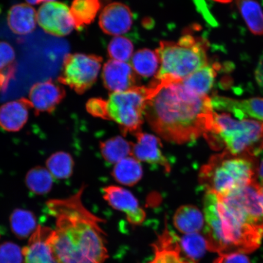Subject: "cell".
<instances>
[{
    "label": "cell",
    "mask_w": 263,
    "mask_h": 263,
    "mask_svg": "<svg viewBox=\"0 0 263 263\" xmlns=\"http://www.w3.org/2000/svg\"><path fill=\"white\" fill-rule=\"evenodd\" d=\"M86 109L88 113L94 117L109 120L107 111V101L103 100L102 98L90 99L86 104Z\"/></svg>",
    "instance_id": "836d02e7"
},
{
    "label": "cell",
    "mask_w": 263,
    "mask_h": 263,
    "mask_svg": "<svg viewBox=\"0 0 263 263\" xmlns=\"http://www.w3.org/2000/svg\"><path fill=\"white\" fill-rule=\"evenodd\" d=\"M208 44L205 39L186 34L178 42H161L156 50L160 67L156 80L182 82L208 64Z\"/></svg>",
    "instance_id": "277c9868"
},
{
    "label": "cell",
    "mask_w": 263,
    "mask_h": 263,
    "mask_svg": "<svg viewBox=\"0 0 263 263\" xmlns=\"http://www.w3.org/2000/svg\"><path fill=\"white\" fill-rule=\"evenodd\" d=\"M54 1H55V0H45V2H54Z\"/></svg>",
    "instance_id": "ab89813d"
},
{
    "label": "cell",
    "mask_w": 263,
    "mask_h": 263,
    "mask_svg": "<svg viewBox=\"0 0 263 263\" xmlns=\"http://www.w3.org/2000/svg\"><path fill=\"white\" fill-rule=\"evenodd\" d=\"M107 51L114 60L126 62L133 57L134 45L129 39L123 36H116L108 44Z\"/></svg>",
    "instance_id": "1f68e13d"
},
{
    "label": "cell",
    "mask_w": 263,
    "mask_h": 263,
    "mask_svg": "<svg viewBox=\"0 0 263 263\" xmlns=\"http://www.w3.org/2000/svg\"><path fill=\"white\" fill-rule=\"evenodd\" d=\"M180 238L166 227L157 241L152 245L155 256L149 263H195L181 254Z\"/></svg>",
    "instance_id": "ac0fdd59"
},
{
    "label": "cell",
    "mask_w": 263,
    "mask_h": 263,
    "mask_svg": "<svg viewBox=\"0 0 263 263\" xmlns=\"http://www.w3.org/2000/svg\"><path fill=\"white\" fill-rule=\"evenodd\" d=\"M149 95L148 87L137 86L127 91L111 93L107 101L109 120L119 124L124 134L140 133Z\"/></svg>",
    "instance_id": "52a82bcc"
},
{
    "label": "cell",
    "mask_w": 263,
    "mask_h": 263,
    "mask_svg": "<svg viewBox=\"0 0 263 263\" xmlns=\"http://www.w3.org/2000/svg\"><path fill=\"white\" fill-rule=\"evenodd\" d=\"M204 136L214 149L219 148L223 141L233 155L254 157L263 149V122L239 121L229 113L213 110L212 130Z\"/></svg>",
    "instance_id": "5b68a950"
},
{
    "label": "cell",
    "mask_w": 263,
    "mask_h": 263,
    "mask_svg": "<svg viewBox=\"0 0 263 263\" xmlns=\"http://www.w3.org/2000/svg\"><path fill=\"white\" fill-rule=\"evenodd\" d=\"M160 64L159 55L156 51L149 49H140L131 58L132 67L141 77L149 78L159 72Z\"/></svg>",
    "instance_id": "484cf974"
},
{
    "label": "cell",
    "mask_w": 263,
    "mask_h": 263,
    "mask_svg": "<svg viewBox=\"0 0 263 263\" xmlns=\"http://www.w3.org/2000/svg\"><path fill=\"white\" fill-rule=\"evenodd\" d=\"M0 263H24L22 249L12 242L0 245Z\"/></svg>",
    "instance_id": "d6a6232c"
},
{
    "label": "cell",
    "mask_w": 263,
    "mask_h": 263,
    "mask_svg": "<svg viewBox=\"0 0 263 263\" xmlns=\"http://www.w3.org/2000/svg\"><path fill=\"white\" fill-rule=\"evenodd\" d=\"M252 157L233 155L228 150L213 156L200 170V184L209 192L225 196L255 182L256 167Z\"/></svg>",
    "instance_id": "8992f818"
},
{
    "label": "cell",
    "mask_w": 263,
    "mask_h": 263,
    "mask_svg": "<svg viewBox=\"0 0 263 263\" xmlns=\"http://www.w3.org/2000/svg\"><path fill=\"white\" fill-rule=\"evenodd\" d=\"M103 58L94 54H68L65 55L58 82L78 95L93 86L100 73Z\"/></svg>",
    "instance_id": "9c48e42d"
},
{
    "label": "cell",
    "mask_w": 263,
    "mask_h": 263,
    "mask_svg": "<svg viewBox=\"0 0 263 263\" xmlns=\"http://www.w3.org/2000/svg\"><path fill=\"white\" fill-rule=\"evenodd\" d=\"M16 70L14 49L5 41H0V90H5L15 77Z\"/></svg>",
    "instance_id": "f546056e"
},
{
    "label": "cell",
    "mask_w": 263,
    "mask_h": 263,
    "mask_svg": "<svg viewBox=\"0 0 263 263\" xmlns=\"http://www.w3.org/2000/svg\"><path fill=\"white\" fill-rule=\"evenodd\" d=\"M258 176L259 180H261V183H263V159L262 160L260 164H259V166L258 167Z\"/></svg>",
    "instance_id": "8d00e7d4"
},
{
    "label": "cell",
    "mask_w": 263,
    "mask_h": 263,
    "mask_svg": "<svg viewBox=\"0 0 263 263\" xmlns=\"http://www.w3.org/2000/svg\"><path fill=\"white\" fill-rule=\"evenodd\" d=\"M259 192H260L261 195L263 198V183H259Z\"/></svg>",
    "instance_id": "f35d334b"
},
{
    "label": "cell",
    "mask_w": 263,
    "mask_h": 263,
    "mask_svg": "<svg viewBox=\"0 0 263 263\" xmlns=\"http://www.w3.org/2000/svg\"><path fill=\"white\" fill-rule=\"evenodd\" d=\"M32 107L28 99L22 98L8 102L0 107V127L9 133H16L27 123Z\"/></svg>",
    "instance_id": "e0dca14e"
},
{
    "label": "cell",
    "mask_w": 263,
    "mask_h": 263,
    "mask_svg": "<svg viewBox=\"0 0 263 263\" xmlns=\"http://www.w3.org/2000/svg\"><path fill=\"white\" fill-rule=\"evenodd\" d=\"M134 144L118 136L101 142L102 156L107 162L114 164L133 155Z\"/></svg>",
    "instance_id": "d4e9b609"
},
{
    "label": "cell",
    "mask_w": 263,
    "mask_h": 263,
    "mask_svg": "<svg viewBox=\"0 0 263 263\" xmlns=\"http://www.w3.org/2000/svg\"><path fill=\"white\" fill-rule=\"evenodd\" d=\"M214 263H251L248 256L242 253L231 252L220 254Z\"/></svg>",
    "instance_id": "e575fe53"
},
{
    "label": "cell",
    "mask_w": 263,
    "mask_h": 263,
    "mask_svg": "<svg viewBox=\"0 0 263 263\" xmlns=\"http://www.w3.org/2000/svg\"><path fill=\"white\" fill-rule=\"evenodd\" d=\"M203 210L204 236L209 251L219 254L251 253L260 245L262 233L236 218L216 193L207 191Z\"/></svg>",
    "instance_id": "3957f363"
},
{
    "label": "cell",
    "mask_w": 263,
    "mask_h": 263,
    "mask_svg": "<svg viewBox=\"0 0 263 263\" xmlns=\"http://www.w3.org/2000/svg\"><path fill=\"white\" fill-rule=\"evenodd\" d=\"M136 144H134L133 156L138 160L153 165H159L167 172L171 170L170 164L162 151V143L153 135L140 133L136 135Z\"/></svg>",
    "instance_id": "2e32d148"
},
{
    "label": "cell",
    "mask_w": 263,
    "mask_h": 263,
    "mask_svg": "<svg viewBox=\"0 0 263 263\" xmlns=\"http://www.w3.org/2000/svg\"><path fill=\"white\" fill-rule=\"evenodd\" d=\"M12 232L19 239H25L37 229V220L34 213L27 210L15 209L10 216Z\"/></svg>",
    "instance_id": "4316f807"
},
{
    "label": "cell",
    "mask_w": 263,
    "mask_h": 263,
    "mask_svg": "<svg viewBox=\"0 0 263 263\" xmlns=\"http://www.w3.org/2000/svg\"><path fill=\"white\" fill-rule=\"evenodd\" d=\"M104 87L111 93L127 91L137 87V73L130 64L118 61H108L102 72Z\"/></svg>",
    "instance_id": "5bb4252c"
},
{
    "label": "cell",
    "mask_w": 263,
    "mask_h": 263,
    "mask_svg": "<svg viewBox=\"0 0 263 263\" xmlns=\"http://www.w3.org/2000/svg\"><path fill=\"white\" fill-rule=\"evenodd\" d=\"M1 11H2V10H1V9H0V13H1Z\"/></svg>",
    "instance_id": "60d3db41"
},
{
    "label": "cell",
    "mask_w": 263,
    "mask_h": 263,
    "mask_svg": "<svg viewBox=\"0 0 263 263\" xmlns=\"http://www.w3.org/2000/svg\"><path fill=\"white\" fill-rule=\"evenodd\" d=\"M54 232L47 227H37L22 249L24 263H60L52 245Z\"/></svg>",
    "instance_id": "8fae6325"
},
{
    "label": "cell",
    "mask_w": 263,
    "mask_h": 263,
    "mask_svg": "<svg viewBox=\"0 0 263 263\" xmlns=\"http://www.w3.org/2000/svg\"><path fill=\"white\" fill-rule=\"evenodd\" d=\"M37 22L46 32L57 37L70 34L75 28L70 8L60 2H47L41 6Z\"/></svg>",
    "instance_id": "30bf717a"
},
{
    "label": "cell",
    "mask_w": 263,
    "mask_h": 263,
    "mask_svg": "<svg viewBox=\"0 0 263 263\" xmlns=\"http://www.w3.org/2000/svg\"><path fill=\"white\" fill-rule=\"evenodd\" d=\"M46 165L54 178L67 179L73 173L74 161L70 154L65 151H58L48 157Z\"/></svg>",
    "instance_id": "f1b7e54d"
},
{
    "label": "cell",
    "mask_w": 263,
    "mask_h": 263,
    "mask_svg": "<svg viewBox=\"0 0 263 263\" xmlns=\"http://www.w3.org/2000/svg\"><path fill=\"white\" fill-rule=\"evenodd\" d=\"M53 179L47 168L37 166L29 170L25 177V183L30 192L36 195H47L53 186Z\"/></svg>",
    "instance_id": "83f0119b"
},
{
    "label": "cell",
    "mask_w": 263,
    "mask_h": 263,
    "mask_svg": "<svg viewBox=\"0 0 263 263\" xmlns=\"http://www.w3.org/2000/svg\"><path fill=\"white\" fill-rule=\"evenodd\" d=\"M101 0H73L70 12L75 28L80 29L94 21L101 9Z\"/></svg>",
    "instance_id": "cb8c5ba5"
},
{
    "label": "cell",
    "mask_w": 263,
    "mask_h": 263,
    "mask_svg": "<svg viewBox=\"0 0 263 263\" xmlns=\"http://www.w3.org/2000/svg\"><path fill=\"white\" fill-rule=\"evenodd\" d=\"M176 228L184 234L199 232L204 226V217L196 206L192 205L179 207L173 218Z\"/></svg>",
    "instance_id": "ffe728a7"
},
{
    "label": "cell",
    "mask_w": 263,
    "mask_h": 263,
    "mask_svg": "<svg viewBox=\"0 0 263 263\" xmlns=\"http://www.w3.org/2000/svg\"><path fill=\"white\" fill-rule=\"evenodd\" d=\"M37 22V13L35 9L25 3L12 6L8 12L9 27L16 34H30L35 30Z\"/></svg>",
    "instance_id": "d6986e66"
},
{
    "label": "cell",
    "mask_w": 263,
    "mask_h": 263,
    "mask_svg": "<svg viewBox=\"0 0 263 263\" xmlns=\"http://www.w3.org/2000/svg\"><path fill=\"white\" fill-rule=\"evenodd\" d=\"M255 77L259 86L263 88V54L259 58L258 65L256 66Z\"/></svg>",
    "instance_id": "d590c367"
},
{
    "label": "cell",
    "mask_w": 263,
    "mask_h": 263,
    "mask_svg": "<svg viewBox=\"0 0 263 263\" xmlns=\"http://www.w3.org/2000/svg\"><path fill=\"white\" fill-rule=\"evenodd\" d=\"M219 197L236 218L263 235V198L259 183L255 181Z\"/></svg>",
    "instance_id": "ba28073f"
},
{
    "label": "cell",
    "mask_w": 263,
    "mask_h": 263,
    "mask_svg": "<svg viewBox=\"0 0 263 263\" xmlns=\"http://www.w3.org/2000/svg\"><path fill=\"white\" fill-rule=\"evenodd\" d=\"M148 88L150 95L144 115L163 139L183 144L212 131L211 98L193 93L182 82L156 80Z\"/></svg>",
    "instance_id": "6da1fadb"
},
{
    "label": "cell",
    "mask_w": 263,
    "mask_h": 263,
    "mask_svg": "<svg viewBox=\"0 0 263 263\" xmlns=\"http://www.w3.org/2000/svg\"><path fill=\"white\" fill-rule=\"evenodd\" d=\"M179 241L181 250L191 261L199 260L208 250L205 236L199 232L185 234L180 238Z\"/></svg>",
    "instance_id": "4dcf8cb0"
},
{
    "label": "cell",
    "mask_w": 263,
    "mask_h": 263,
    "mask_svg": "<svg viewBox=\"0 0 263 263\" xmlns=\"http://www.w3.org/2000/svg\"><path fill=\"white\" fill-rule=\"evenodd\" d=\"M216 65L207 64L182 81L187 89L193 93L207 96L213 87L217 75Z\"/></svg>",
    "instance_id": "44dd1931"
},
{
    "label": "cell",
    "mask_w": 263,
    "mask_h": 263,
    "mask_svg": "<svg viewBox=\"0 0 263 263\" xmlns=\"http://www.w3.org/2000/svg\"><path fill=\"white\" fill-rule=\"evenodd\" d=\"M240 14L253 34L263 36V11L256 0H235Z\"/></svg>",
    "instance_id": "7402d4cb"
},
{
    "label": "cell",
    "mask_w": 263,
    "mask_h": 263,
    "mask_svg": "<svg viewBox=\"0 0 263 263\" xmlns=\"http://www.w3.org/2000/svg\"><path fill=\"white\" fill-rule=\"evenodd\" d=\"M29 5H37L40 4L41 3L45 2V0H25Z\"/></svg>",
    "instance_id": "74e56055"
},
{
    "label": "cell",
    "mask_w": 263,
    "mask_h": 263,
    "mask_svg": "<svg viewBox=\"0 0 263 263\" xmlns=\"http://www.w3.org/2000/svg\"><path fill=\"white\" fill-rule=\"evenodd\" d=\"M103 190L104 200L113 209L126 213L127 221L132 224H141L144 221L146 213L129 191L113 185L105 187Z\"/></svg>",
    "instance_id": "4fadbf2b"
},
{
    "label": "cell",
    "mask_w": 263,
    "mask_h": 263,
    "mask_svg": "<svg viewBox=\"0 0 263 263\" xmlns=\"http://www.w3.org/2000/svg\"><path fill=\"white\" fill-rule=\"evenodd\" d=\"M65 97V88L59 82L48 80L32 85L28 100L35 113L39 115L53 112Z\"/></svg>",
    "instance_id": "7c38bea8"
},
{
    "label": "cell",
    "mask_w": 263,
    "mask_h": 263,
    "mask_svg": "<svg viewBox=\"0 0 263 263\" xmlns=\"http://www.w3.org/2000/svg\"><path fill=\"white\" fill-rule=\"evenodd\" d=\"M86 185L64 199L49 200V215L55 219L52 245L60 263H104L108 258L103 220L85 208L82 196Z\"/></svg>",
    "instance_id": "7a4b0ae2"
},
{
    "label": "cell",
    "mask_w": 263,
    "mask_h": 263,
    "mask_svg": "<svg viewBox=\"0 0 263 263\" xmlns=\"http://www.w3.org/2000/svg\"><path fill=\"white\" fill-rule=\"evenodd\" d=\"M133 13L127 6L119 2L110 3L101 12L99 25L105 34L119 36L129 31L133 25Z\"/></svg>",
    "instance_id": "9a60e30c"
},
{
    "label": "cell",
    "mask_w": 263,
    "mask_h": 263,
    "mask_svg": "<svg viewBox=\"0 0 263 263\" xmlns=\"http://www.w3.org/2000/svg\"><path fill=\"white\" fill-rule=\"evenodd\" d=\"M142 176V167L135 157L125 158L116 164L112 171V176L118 183L129 186L139 182Z\"/></svg>",
    "instance_id": "603a6c76"
}]
</instances>
